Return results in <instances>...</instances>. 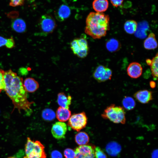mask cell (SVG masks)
Wrapping results in <instances>:
<instances>
[{
    "label": "cell",
    "mask_w": 158,
    "mask_h": 158,
    "mask_svg": "<svg viewBox=\"0 0 158 158\" xmlns=\"http://www.w3.org/2000/svg\"><path fill=\"white\" fill-rule=\"evenodd\" d=\"M4 79L5 84L4 91L11 100L14 108L19 111L31 110L33 102L28 99L27 92L24 88L23 78L9 69L5 71Z\"/></svg>",
    "instance_id": "cell-1"
},
{
    "label": "cell",
    "mask_w": 158,
    "mask_h": 158,
    "mask_svg": "<svg viewBox=\"0 0 158 158\" xmlns=\"http://www.w3.org/2000/svg\"><path fill=\"white\" fill-rule=\"evenodd\" d=\"M109 17L103 13L91 12L86 20L85 33L94 39L105 36L110 29Z\"/></svg>",
    "instance_id": "cell-2"
},
{
    "label": "cell",
    "mask_w": 158,
    "mask_h": 158,
    "mask_svg": "<svg viewBox=\"0 0 158 158\" xmlns=\"http://www.w3.org/2000/svg\"><path fill=\"white\" fill-rule=\"evenodd\" d=\"M25 156L23 158H46L44 145L39 141L32 140L27 138L25 145Z\"/></svg>",
    "instance_id": "cell-3"
},
{
    "label": "cell",
    "mask_w": 158,
    "mask_h": 158,
    "mask_svg": "<svg viewBox=\"0 0 158 158\" xmlns=\"http://www.w3.org/2000/svg\"><path fill=\"white\" fill-rule=\"evenodd\" d=\"M102 117L116 123L125 124V112L123 107L113 104L107 107L102 114Z\"/></svg>",
    "instance_id": "cell-4"
},
{
    "label": "cell",
    "mask_w": 158,
    "mask_h": 158,
    "mask_svg": "<svg viewBox=\"0 0 158 158\" xmlns=\"http://www.w3.org/2000/svg\"><path fill=\"white\" fill-rule=\"evenodd\" d=\"M70 47L74 54L79 58L85 57L88 54L89 47L85 38L80 37L73 40L71 43Z\"/></svg>",
    "instance_id": "cell-5"
},
{
    "label": "cell",
    "mask_w": 158,
    "mask_h": 158,
    "mask_svg": "<svg viewBox=\"0 0 158 158\" xmlns=\"http://www.w3.org/2000/svg\"><path fill=\"white\" fill-rule=\"evenodd\" d=\"M87 121L86 114L82 112L74 114L71 116L68 124L74 130L79 132L86 126Z\"/></svg>",
    "instance_id": "cell-6"
},
{
    "label": "cell",
    "mask_w": 158,
    "mask_h": 158,
    "mask_svg": "<svg viewBox=\"0 0 158 158\" xmlns=\"http://www.w3.org/2000/svg\"><path fill=\"white\" fill-rule=\"evenodd\" d=\"M39 26L41 31L47 35L53 32L56 25L55 20L51 16L45 14L41 17Z\"/></svg>",
    "instance_id": "cell-7"
},
{
    "label": "cell",
    "mask_w": 158,
    "mask_h": 158,
    "mask_svg": "<svg viewBox=\"0 0 158 158\" xmlns=\"http://www.w3.org/2000/svg\"><path fill=\"white\" fill-rule=\"evenodd\" d=\"M112 75L111 70L101 65L96 68L93 74L94 78L99 82H104L110 80Z\"/></svg>",
    "instance_id": "cell-8"
},
{
    "label": "cell",
    "mask_w": 158,
    "mask_h": 158,
    "mask_svg": "<svg viewBox=\"0 0 158 158\" xmlns=\"http://www.w3.org/2000/svg\"><path fill=\"white\" fill-rule=\"evenodd\" d=\"M75 158H95V149L89 145H79L75 151Z\"/></svg>",
    "instance_id": "cell-9"
},
{
    "label": "cell",
    "mask_w": 158,
    "mask_h": 158,
    "mask_svg": "<svg viewBox=\"0 0 158 158\" xmlns=\"http://www.w3.org/2000/svg\"><path fill=\"white\" fill-rule=\"evenodd\" d=\"M67 131L66 124L64 122H57L53 124L51 133L54 138L57 139L64 138Z\"/></svg>",
    "instance_id": "cell-10"
},
{
    "label": "cell",
    "mask_w": 158,
    "mask_h": 158,
    "mask_svg": "<svg viewBox=\"0 0 158 158\" xmlns=\"http://www.w3.org/2000/svg\"><path fill=\"white\" fill-rule=\"evenodd\" d=\"M128 75L131 78H137L142 75V68L141 64L137 62H133L128 66L127 69Z\"/></svg>",
    "instance_id": "cell-11"
},
{
    "label": "cell",
    "mask_w": 158,
    "mask_h": 158,
    "mask_svg": "<svg viewBox=\"0 0 158 158\" xmlns=\"http://www.w3.org/2000/svg\"><path fill=\"white\" fill-rule=\"evenodd\" d=\"M133 96L138 101L142 104L147 103L153 99L152 92L146 90L138 91Z\"/></svg>",
    "instance_id": "cell-12"
},
{
    "label": "cell",
    "mask_w": 158,
    "mask_h": 158,
    "mask_svg": "<svg viewBox=\"0 0 158 158\" xmlns=\"http://www.w3.org/2000/svg\"><path fill=\"white\" fill-rule=\"evenodd\" d=\"M23 85L26 91L30 93L35 92L39 87L38 82L32 78H26L23 82Z\"/></svg>",
    "instance_id": "cell-13"
},
{
    "label": "cell",
    "mask_w": 158,
    "mask_h": 158,
    "mask_svg": "<svg viewBox=\"0 0 158 158\" xmlns=\"http://www.w3.org/2000/svg\"><path fill=\"white\" fill-rule=\"evenodd\" d=\"M71 115V111L69 109L60 107L57 109L56 113L57 119L61 122H65L68 120Z\"/></svg>",
    "instance_id": "cell-14"
},
{
    "label": "cell",
    "mask_w": 158,
    "mask_h": 158,
    "mask_svg": "<svg viewBox=\"0 0 158 158\" xmlns=\"http://www.w3.org/2000/svg\"><path fill=\"white\" fill-rule=\"evenodd\" d=\"M71 99L70 95L67 96L63 92L59 93L57 95V103L60 107L64 108L69 109Z\"/></svg>",
    "instance_id": "cell-15"
},
{
    "label": "cell",
    "mask_w": 158,
    "mask_h": 158,
    "mask_svg": "<svg viewBox=\"0 0 158 158\" xmlns=\"http://www.w3.org/2000/svg\"><path fill=\"white\" fill-rule=\"evenodd\" d=\"M71 14V10L69 7L65 5H62L58 9L56 14L57 19L62 21L68 18Z\"/></svg>",
    "instance_id": "cell-16"
},
{
    "label": "cell",
    "mask_w": 158,
    "mask_h": 158,
    "mask_svg": "<svg viewBox=\"0 0 158 158\" xmlns=\"http://www.w3.org/2000/svg\"><path fill=\"white\" fill-rule=\"evenodd\" d=\"M144 46L145 49L148 50L153 49L157 48V42L154 33H150L144 41Z\"/></svg>",
    "instance_id": "cell-17"
},
{
    "label": "cell",
    "mask_w": 158,
    "mask_h": 158,
    "mask_svg": "<svg viewBox=\"0 0 158 158\" xmlns=\"http://www.w3.org/2000/svg\"><path fill=\"white\" fill-rule=\"evenodd\" d=\"M108 6L107 0H94L92 3L93 8L97 12L102 13L105 11Z\"/></svg>",
    "instance_id": "cell-18"
},
{
    "label": "cell",
    "mask_w": 158,
    "mask_h": 158,
    "mask_svg": "<svg viewBox=\"0 0 158 158\" xmlns=\"http://www.w3.org/2000/svg\"><path fill=\"white\" fill-rule=\"evenodd\" d=\"M11 26L13 30L18 33L24 32L26 30L25 23L21 18H17L13 20Z\"/></svg>",
    "instance_id": "cell-19"
},
{
    "label": "cell",
    "mask_w": 158,
    "mask_h": 158,
    "mask_svg": "<svg viewBox=\"0 0 158 158\" xmlns=\"http://www.w3.org/2000/svg\"><path fill=\"white\" fill-rule=\"evenodd\" d=\"M106 150L107 153L111 156H116L120 152L121 147L116 142H111L107 145Z\"/></svg>",
    "instance_id": "cell-20"
},
{
    "label": "cell",
    "mask_w": 158,
    "mask_h": 158,
    "mask_svg": "<svg viewBox=\"0 0 158 158\" xmlns=\"http://www.w3.org/2000/svg\"><path fill=\"white\" fill-rule=\"evenodd\" d=\"M75 140L79 145H86L89 142V138L88 134L84 132L78 133L75 136Z\"/></svg>",
    "instance_id": "cell-21"
},
{
    "label": "cell",
    "mask_w": 158,
    "mask_h": 158,
    "mask_svg": "<svg viewBox=\"0 0 158 158\" xmlns=\"http://www.w3.org/2000/svg\"><path fill=\"white\" fill-rule=\"evenodd\" d=\"M137 26L138 24L136 21L133 20H129L125 23L124 28L127 33L132 34L136 32Z\"/></svg>",
    "instance_id": "cell-22"
},
{
    "label": "cell",
    "mask_w": 158,
    "mask_h": 158,
    "mask_svg": "<svg viewBox=\"0 0 158 158\" xmlns=\"http://www.w3.org/2000/svg\"><path fill=\"white\" fill-rule=\"evenodd\" d=\"M107 49L111 52H113L118 50L120 47V44L116 40L112 38L108 40L106 43Z\"/></svg>",
    "instance_id": "cell-23"
},
{
    "label": "cell",
    "mask_w": 158,
    "mask_h": 158,
    "mask_svg": "<svg viewBox=\"0 0 158 158\" xmlns=\"http://www.w3.org/2000/svg\"><path fill=\"white\" fill-rule=\"evenodd\" d=\"M158 54L157 53L155 56L151 60V62L150 65L152 74L154 80H157L158 78Z\"/></svg>",
    "instance_id": "cell-24"
},
{
    "label": "cell",
    "mask_w": 158,
    "mask_h": 158,
    "mask_svg": "<svg viewBox=\"0 0 158 158\" xmlns=\"http://www.w3.org/2000/svg\"><path fill=\"white\" fill-rule=\"evenodd\" d=\"M42 116L44 120L48 121H51L55 118L56 114L51 109L47 108L42 111Z\"/></svg>",
    "instance_id": "cell-25"
},
{
    "label": "cell",
    "mask_w": 158,
    "mask_h": 158,
    "mask_svg": "<svg viewBox=\"0 0 158 158\" xmlns=\"http://www.w3.org/2000/svg\"><path fill=\"white\" fill-rule=\"evenodd\" d=\"M122 104L126 109L130 110L133 109L135 106V102L134 99L130 97H126L123 100Z\"/></svg>",
    "instance_id": "cell-26"
},
{
    "label": "cell",
    "mask_w": 158,
    "mask_h": 158,
    "mask_svg": "<svg viewBox=\"0 0 158 158\" xmlns=\"http://www.w3.org/2000/svg\"><path fill=\"white\" fill-rule=\"evenodd\" d=\"M95 158H107L105 154L99 147L95 148Z\"/></svg>",
    "instance_id": "cell-27"
},
{
    "label": "cell",
    "mask_w": 158,
    "mask_h": 158,
    "mask_svg": "<svg viewBox=\"0 0 158 158\" xmlns=\"http://www.w3.org/2000/svg\"><path fill=\"white\" fill-rule=\"evenodd\" d=\"M64 155L66 158H75V151L71 148H66L64 151Z\"/></svg>",
    "instance_id": "cell-28"
},
{
    "label": "cell",
    "mask_w": 158,
    "mask_h": 158,
    "mask_svg": "<svg viewBox=\"0 0 158 158\" xmlns=\"http://www.w3.org/2000/svg\"><path fill=\"white\" fill-rule=\"evenodd\" d=\"M4 72L3 70L0 69V93L3 90H4L5 88V84L4 79Z\"/></svg>",
    "instance_id": "cell-29"
},
{
    "label": "cell",
    "mask_w": 158,
    "mask_h": 158,
    "mask_svg": "<svg viewBox=\"0 0 158 158\" xmlns=\"http://www.w3.org/2000/svg\"><path fill=\"white\" fill-rule=\"evenodd\" d=\"M9 5L11 6L16 7L23 5L25 0H10Z\"/></svg>",
    "instance_id": "cell-30"
},
{
    "label": "cell",
    "mask_w": 158,
    "mask_h": 158,
    "mask_svg": "<svg viewBox=\"0 0 158 158\" xmlns=\"http://www.w3.org/2000/svg\"><path fill=\"white\" fill-rule=\"evenodd\" d=\"M5 46L9 49L13 48L15 46L14 41L12 37L7 39Z\"/></svg>",
    "instance_id": "cell-31"
},
{
    "label": "cell",
    "mask_w": 158,
    "mask_h": 158,
    "mask_svg": "<svg viewBox=\"0 0 158 158\" xmlns=\"http://www.w3.org/2000/svg\"><path fill=\"white\" fill-rule=\"evenodd\" d=\"M51 158H63L61 153L57 150L52 151L51 154Z\"/></svg>",
    "instance_id": "cell-32"
},
{
    "label": "cell",
    "mask_w": 158,
    "mask_h": 158,
    "mask_svg": "<svg viewBox=\"0 0 158 158\" xmlns=\"http://www.w3.org/2000/svg\"><path fill=\"white\" fill-rule=\"evenodd\" d=\"M111 4L115 7H117L121 6L123 0H110Z\"/></svg>",
    "instance_id": "cell-33"
},
{
    "label": "cell",
    "mask_w": 158,
    "mask_h": 158,
    "mask_svg": "<svg viewBox=\"0 0 158 158\" xmlns=\"http://www.w3.org/2000/svg\"><path fill=\"white\" fill-rule=\"evenodd\" d=\"M7 39L0 36V47L5 45Z\"/></svg>",
    "instance_id": "cell-34"
},
{
    "label": "cell",
    "mask_w": 158,
    "mask_h": 158,
    "mask_svg": "<svg viewBox=\"0 0 158 158\" xmlns=\"http://www.w3.org/2000/svg\"><path fill=\"white\" fill-rule=\"evenodd\" d=\"M152 158H157V150L154 151L152 154Z\"/></svg>",
    "instance_id": "cell-35"
},
{
    "label": "cell",
    "mask_w": 158,
    "mask_h": 158,
    "mask_svg": "<svg viewBox=\"0 0 158 158\" xmlns=\"http://www.w3.org/2000/svg\"><path fill=\"white\" fill-rule=\"evenodd\" d=\"M146 61L147 64L150 65L151 62V60L149 59H147L146 60Z\"/></svg>",
    "instance_id": "cell-36"
},
{
    "label": "cell",
    "mask_w": 158,
    "mask_h": 158,
    "mask_svg": "<svg viewBox=\"0 0 158 158\" xmlns=\"http://www.w3.org/2000/svg\"><path fill=\"white\" fill-rule=\"evenodd\" d=\"M150 85L151 87H154V86H155V83L153 81H151L150 83Z\"/></svg>",
    "instance_id": "cell-37"
},
{
    "label": "cell",
    "mask_w": 158,
    "mask_h": 158,
    "mask_svg": "<svg viewBox=\"0 0 158 158\" xmlns=\"http://www.w3.org/2000/svg\"><path fill=\"white\" fill-rule=\"evenodd\" d=\"M8 158H19V157H18V156L17 155L16 156L10 157H8Z\"/></svg>",
    "instance_id": "cell-38"
}]
</instances>
